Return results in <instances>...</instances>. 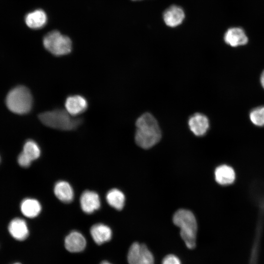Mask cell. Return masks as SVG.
<instances>
[{
    "instance_id": "obj_1",
    "label": "cell",
    "mask_w": 264,
    "mask_h": 264,
    "mask_svg": "<svg viewBox=\"0 0 264 264\" xmlns=\"http://www.w3.org/2000/svg\"><path fill=\"white\" fill-rule=\"evenodd\" d=\"M135 142L140 147L149 149L160 140L161 132L155 118L150 113L141 115L136 122Z\"/></svg>"
},
{
    "instance_id": "obj_2",
    "label": "cell",
    "mask_w": 264,
    "mask_h": 264,
    "mask_svg": "<svg viewBox=\"0 0 264 264\" xmlns=\"http://www.w3.org/2000/svg\"><path fill=\"white\" fill-rule=\"evenodd\" d=\"M173 221L180 228V236L187 247L194 249L196 245L198 225L193 213L186 209H179L174 214Z\"/></svg>"
},
{
    "instance_id": "obj_3",
    "label": "cell",
    "mask_w": 264,
    "mask_h": 264,
    "mask_svg": "<svg viewBox=\"0 0 264 264\" xmlns=\"http://www.w3.org/2000/svg\"><path fill=\"white\" fill-rule=\"evenodd\" d=\"M39 118L43 124L48 127L64 131L75 129L82 121L80 118L71 115L63 109L41 113Z\"/></svg>"
},
{
    "instance_id": "obj_4",
    "label": "cell",
    "mask_w": 264,
    "mask_h": 264,
    "mask_svg": "<svg viewBox=\"0 0 264 264\" xmlns=\"http://www.w3.org/2000/svg\"><path fill=\"white\" fill-rule=\"evenodd\" d=\"M5 103L8 109L12 112L19 114H26L32 109V96L26 87L17 86L8 93Z\"/></svg>"
},
{
    "instance_id": "obj_5",
    "label": "cell",
    "mask_w": 264,
    "mask_h": 264,
    "mask_svg": "<svg viewBox=\"0 0 264 264\" xmlns=\"http://www.w3.org/2000/svg\"><path fill=\"white\" fill-rule=\"evenodd\" d=\"M43 44L47 51L56 56L68 54L72 49L70 39L57 30L52 31L45 35Z\"/></svg>"
},
{
    "instance_id": "obj_6",
    "label": "cell",
    "mask_w": 264,
    "mask_h": 264,
    "mask_svg": "<svg viewBox=\"0 0 264 264\" xmlns=\"http://www.w3.org/2000/svg\"><path fill=\"white\" fill-rule=\"evenodd\" d=\"M127 260L129 264H154L152 253L146 245L137 242L131 245Z\"/></svg>"
},
{
    "instance_id": "obj_7",
    "label": "cell",
    "mask_w": 264,
    "mask_h": 264,
    "mask_svg": "<svg viewBox=\"0 0 264 264\" xmlns=\"http://www.w3.org/2000/svg\"><path fill=\"white\" fill-rule=\"evenodd\" d=\"M66 110L73 116L84 112L88 108V104L85 97L79 95H70L65 101Z\"/></svg>"
},
{
    "instance_id": "obj_8",
    "label": "cell",
    "mask_w": 264,
    "mask_h": 264,
    "mask_svg": "<svg viewBox=\"0 0 264 264\" xmlns=\"http://www.w3.org/2000/svg\"><path fill=\"white\" fill-rule=\"evenodd\" d=\"M81 207L85 213L90 214L98 210L100 207L99 195L95 192L87 190L84 191L80 198Z\"/></svg>"
},
{
    "instance_id": "obj_9",
    "label": "cell",
    "mask_w": 264,
    "mask_h": 264,
    "mask_svg": "<svg viewBox=\"0 0 264 264\" xmlns=\"http://www.w3.org/2000/svg\"><path fill=\"white\" fill-rule=\"evenodd\" d=\"M190 130L196 136L204 135L209 128V121L204 114L197 113L192 116L188 121Z\"/></svg>"
},
{
    "instance_id": "obj_10",
    "label": "cell",
    "mask_w": 264,
    "mask_h": 264,
    "mask_svg": "<svg viewBox=\"0 0 264 264\" xmlns=\"http://www.w3.org/2000/svg\"><path fill=\"white\" fill-rule=\"evenodd\" d=\"M8 229L10 235L18 241L25 240L29 235V230L26 221L22 219H13L9 223Z\"/></svg>"
},
{
    "instance_id": "obj_11",
    "label": "cell",
    "mask_w": 264,
    "mask_h": 264,
    "mask_svg": "<svg viewBox=\"0 0 264 264\" xmlns=\"http://www.w3.org/2000/svg\"><path fill=\"white\" fill-rule=\"evenodd\" d=\"M225 42L232 47L245 45L248 42V38L243 29L239 27L228 29L224 37Z\"/></svg>"
},
{
    "instance_id": "obj_12",
    "label": "cell",
    "mask_w": 264,
    "mask_h": 264,
    "mask_svg": "<svg viewBox=\"0 0 264 264\" xmlns=\"http://www.w3.org/2000/svg\"><path fill=\"white\" fill-rule=\"evenodd\" d=\"M65 246L66 250L70 252H79L85 249L86 241L81 233L73 231L66 237Z\"/></svg>"
},
{
    "instance_id": "obj_13",
    "label": "cell",
    "mask_w": 264,
    "mask_h": 264,
    "mask_svg": "<svg viewBox=\"0 0 264 264\" xmlns=\"http://www.w3.org/2000/svg\"><path fill=\"white\" fill-rule=\"evenodd\" d=\"M182 9L176 5H172L163 13V19L166 24L170 27H176L179 25L184 18Z\"/></svg>"
},
{
    "instance_id": "obj_14",
    "label": "cell",
    "mask_w": 264,
    "mask_h": 264,
    "mask_svg": "<svg viewBox=\"0 0 264 264\" xmlns=\"http://www.w3.org/2000/svg\"><path fill=\"white\" fill-rule=\"evenodd\" d=\"M25 22L27 26L33 29L43 27L47 20L45 13L42 9H36L27 13L25 16Z\"/></svg>"
},
{
    "instance_id": "obj_15",
    "label": "cell",
    "mask_w": 264,
    "mask_h": 264,
    "mask_svg": "<svg viewBox=\"0 0 264 264\" xmlns=\"http://www.w3.org/2000/svg\"><path fill=\"white\" fill-rule=\"evenodd\" d=\"M90 232L94 241L99 245L109 241L112 237L111 229L102 223H97L92 226Z\"/></svg>"
},
{
    "instance_id": "obj_16",
    "label": "cell",
    "mask_w": 264,
    "mask_h": 264,
    "mask_svg": "<svg viewBox=\"0 0 264 264\" xmlns=\"http://www.w3.org/2000/svg\"><path fill=\"white\" fill-rule=\"evenodd\" d=\"M216 181L221 185H228L234 182L236 174L234 169L230 166L221 165L215 171Z\"/></svg>"
},
{
    "instance_id": "obj_17",
    "label": "cell",
    "mask_w": 264,
    "mask_h": 264,
    "mask_svg": "<svg viewBox=\"0 0 264 264\" xmlns=\"http://www.w3.org/2000/svg\"><path fill=\"white\" fill-rule=\"evenodd\" d=\"M54 193L57 198L64 203H70L73 199L72 188L66 181H58L54 186Z\"/></svg>"
},
{
    "instance_id": "obj_18",
    "label": "cell",
    "mask_w": 264,
    "mask_h": 264,
    "mask_svg": "<svg viewBox=\"0 0 264 264\" xmlns=\"http://www.w3.org/2000/svg\"><path fill=\"white\" fill-rule=\"evenodd\" d=\"M20 208L21 212L24 216L29 218H33L40 213L42 206L37 199L26 198L22 201Z\"/></svg>"
},
{
    "instance_id": "obj_19",
    "label": "cell",
    "mask_w": 264,
    "mask_h": 264,
    "mask_svg": "<svg viewBox=\"0 0 264 264\" xmlns=\"http://www.w3.org/2000/svg\"><path fill=\"white\" fill-rule=\"evenodd\" d=\"M106 200L109 204L117 210L123 209L125 198L124 194L117 189H112L107 194Z\"/></svg>"
},
{
    "instance_id": "obj_20",
    "label": "cell",
    "mask_w": 264,
    "mask_h": 264,
    "mask_svg": "<svg viewBox=\"0 0 264 264\" xmlns=\"http://www.w3.org/2000/svg\"><path fill=\"white\" fill-rule=\"evenodd\" d=\"M22 152L32 161L38 158L41 154L40 148L37 143L30 139L25 142Z\"/></svg>"
},
{
    "instance_id": "obj_21",
    "label": "cell",
    "mask_w": 264,
    "mask_h": 264,
    "mask_svg": "<svg viewBox=\"0 0 264 264\" xmlns=\"http://www.w3.org/2000/svg\"><path fill=\"white\" fill-rule=\"evenodd\" d=\"M261 248V234H257L250 251L248 264H259Z\"/></svg>"
},
{
    "instance_id": "obj_22",
    "label": "cell",
    "mask_w": 264,
    "mask_h": 264,
    "mask_svg": "<svg viewBox=\"0 0 264 264\" xmlns=\"http://www.w3.org/2000/svg\"><path fill=\"white\" fill-rule=\"evenodd\" d=\"M251 122L256 126H264V106H260L252 109L249 113Z\"/></svg>"
},
{
    "instance_id": "obj_23",
    "label": "cell",
    "mask_w": 264,
    "mask_h": 264,
    "mask_svg": "<svg viewBox=\"0 0 264 264\" xmlns=\"http://www.w3.org/2000/svg\"><path fill=\"white\" fill-rule=\"evenodd\" d=\"M161 264H181L179 258L174 254L166 255L162 260Z\"/></svg>"
},
{
    "instance_id": "obj_24",
    "label": "cell",
    "mask_w": 264,
    "mask_h": 264,
    "mask_svg": "<svg viewBox=\"0 0 264 264\" xmlns=\"http://www.w3.org/2000/svg\"><path fill=\"white\" fill-rule=\"evenodd\" d=\"M32 161L22 152L18 156V162L21 167L24 168L28 167L30 165Z\"/></svg>"
},
{
    "instance_id": "obj_25",
    "label": "cell",
    "mask_w": 264,
    "mask_h": 264,
    "mask_svg": "<svg viewBox=\"0 0 264 264\" xmlns=\"http://www.w3.org/2000/svg\"><path fill=\"white\" fill-rule=\"evenodd\" d=\"M260 82L262 87L264 88V70L261 74L260 77Z\"/></svg>"
},
{
    "instance_id": "obj_26",
    "label": "cell",
    "mask_w": 264,
    "mask_h": 264,
    "mask_svg": "<svg viewBox=\"0 0 264 264\" xmlns=\"http://www.w3.org/2000/svg\"><path fill=\"white\" fill-rule=\"evenodd\" d=\"M101 264H110L109 262L107 261H103L101 263Z\"/></svg>"
},
{
    "instance_id": "obj_27",
    "label": "cell",
    "mask_w": 264,
    "mask_h": 264,
    "mask_svg": "<svg viewBox=\"0 0 264 264\" xmlns=\"http://www.w3.org/2000/svg\"><path fill=\"white\" fill-rule=\"evenodd\" d=\"M21 264L20 263H15V264Z\"/></svg>"
},
{
    "instance_id": "obj_28",
    "label": "cell",
    "mask_w": 264,
    "mask_h": 264,
    "mask_svg": "<svg viewBox=\"0 0 264 264\" xmlns=\"http://www.w3.org/2000/svg\"></svg>"
}]
</instances>
